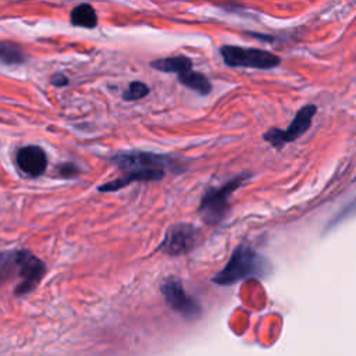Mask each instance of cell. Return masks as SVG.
Segmentation results:
<instances>
[{
	"label": "cell",
	"instance_id": "cell-1",
	"mask_svg": "<svg viewBox=\"0 0 356 356\" xmlns=\"http://www.w3.org/2000/svg\"><path fill=\"white\" fill-rule=\"evenodd\" d=\"M111 161L125 174L97 188L99 192H115L132 182L160 181L165 175V167L171 165L170 157L149 152H121L111 157Z\"/></svg>",
	"mask_w": 356,
	"mask_h": 356
},
{
	"label": "cell",
	"instance_id": "cell-2",
	"mask_svg": "<svg viewBox=\"0 0 356 356\" xmlns=\"http://www.w3.org/2000/svg\"><path fill=\"white\" fill-rule=\"evenodd\" d=\"M0 267L3 280L18 274L19 282L15 286V295L18 296L32 292L46 273L44 263L25 249L3 252Z\"/></svg>",
	"mask_w": 356,
	"mask_h": 356
},
{
	"label": "cell",
	"instance_id": "cell-3",
	"mask_svg": "<svg viewBox=\"0 0 356 356\" xmlns=\"http://www.w3.org/2000/svg\"><path fill=\"white\" fill-rule=\"evenodd\" d=\"M268 270V263L253 248L246 243L238 245L225 267L213 277L217 285H232L246 278L264 277Z\"/></svg>",
	"mask_w": 356,
	"mask_h": 356
},
{
	"label": "cell",
	"instance_id": "cell-4",
	"mask_svg": "<svg viewBox=\"0 0 356 356\" xmlns=\"http://www.w3.org/2000/svg\"><path fill=\"white\" fill-rule=\"evenodd\" d=\"M250 174L243 172L225 182L218 188H210L202 196L200 204L197 207L199 216L207 224H218L227 214L229 196L245 182L248 181Z\"/></svg>",
	"mask_w": 356,
	"mask_h": 356
},
{
	"label": "cell",
	"instance_id": "cell-5",
	"mask_svg": "<svg viewBox=\"0 0 356 356\" xmlns=\"http://www.w3.org/2000/svg\"><path fill=\"white\" fill-rule=\"evenodd\" d=\"M224 63L229 67H245L256 70H271L281 64V58L274 53L257 47H239L224 44L220 49Z\"/></svg>",
	"mask_w": 356,
	"mask_h": 356
},
{
	"label": "cell",
	"instance_id": "cell-6",
	"mask_svg": "<svg viewBox=\"0 0 356 356\" xmlns=\"http://www.w3.org/2000/svg\"><path fill=\"white\" fill-rule=\"evenodd\" d=\"M317 113V107L314 104H306L303 106L289 124L286 129H278L271 128L267 132H264L263 139L271 143L273 147L281 149L285 146V143L296 140L299 136H302L312 125V120Z\"/></svg>",
	"mask_w": 356,
	"mask_h": 356
},
{
	"label": "cell",
	"instance_id": "cell-7",
	"mask_svg": "<svg viewBox=\"0 0 356 356\" xmlns=\"http://www.w3.org/2000/svg\"><path fill=\"white\" fill-rule=\"evenodd\" d=\"M199 242V229L192 224L171 225L161 241L159 250L168 256L186 254L196 248Z\"/></svg>",
	"mask_w": 356,
	"mask_h": 356
},
{
	"label": "cell",
	"instance_id": "cell-8",
	"mask_svg": "<svg viewBox=\"0 0 356 356\" xmlns=\"http://www.w3.org/2000/svg\"><path fill=\"white\" fill-rule=\"evenodd\" d=\"M161 293L164 295L165 302L170 305L171 309L181 313L185 317H196L200 313L199 303L189 296L181 280L168 277L161 284Z\"/></svg>",
	"mask_w": 356,
	"mask_h": 356
},
{
	"label": "cell",
	"instance_id": "cell-9",
	"mask_svg": "<svg viewBox=\"0 0 356 356\" xmlns=\"http://www.w3.org/2000/svg\"><path fill=\"white\" fill-rule=\"evenodd\" d=\"M17 167L28 177H40L47 167V156L38 145H28L18 149L15 154Z\"/></svg>",
	"mask_w": 356,
	"mask_h": 356
},
{
	"label": "cell",
	"instance_id": "cell-10",
	"mask_svg": "<svg viewBox=\"0 0 356 356\" xmlns=\"http://www.w3.org/2000/svg\"><path fill=\"white\" fill-rule=\"evenodd\" d=\"M150 65L161 72H174L178 75H182L192 70V60L186 56H172L165 58H159L150 63Z\"/></svg>",
	"mask_w": 356,
	"mask_h": 356
},
{
	"label": "cell",
	"instance_id": "cell-11",
	"mask_svg": "<svg viewBox=\"0 0 356 356\" xmlns=\"http://www.w3.org/2000/svg\"><path fill=\"white\" fill-rule=\"evenodd\" d=\"M178 81L188 89L196 92L197 95L207 96L211 92V83L209 78L202 72H196L191 70L182 75H178Z\"/></svg>",
	"mask_w": 356,
	"mask_h": 356
},
{
	"label": "cell",
	"instance_id": "cell-12",
	"mask_svg": "<svg viewBox=\"0 0 356 356\" xmlns=\"http://www.w3.org/2000/svg\"><path fill=\"white\" fill-rule=\"evenodd\" d=\"M71 24L79 28H95L97 25V14L90 4L82 3L75 6L70 14Z\"/></svg>",
	"mask_w": 356,
	"mask_h": 356
},
{
	"label": "cell",
	"instance_id": "cell-13",
	"mask_svg": "<svg viewBox=\"0 0 356 356\" xmlns=\"http://www.w3.org/2000/svg\"><path fill=\"white\" fill-rule=\"evenodd\" d=\"M0 58H1L3 64L14 65V64L25 63L28 56L18 44L10 43V42H1V44H0Z\"/></svg>",
	"mask_w": 356,
	"mask_h": 356
},
{
	"label": "cell",
	"instance_id": "cell-14",
	"mask_svg": "<svg viewBox=\"0 0 356 356\" xmlns=\"http://www.w3.org/2000/svg\"><path fill=\"white\" fill-rule=\"evenodd\" d=\"M147 95H149V86L140 81H134L122 92V99L127 102H134V100H139Z\"/></svg>",
	"mask_w": 356,
	"mask_h": 356
},
{
	"label": "cell",
	"instance_id": "cell-15",
	"mask_svg": "<svg viewBox=\"0 0 356 356\" xmlns=\"http://www.w3.org/2000/svg\"><path fill=\"white\" fill-rule=\"evenodd\" d=\"M356 214V199L355 200H352L350 203H348L331 221H330V224L327 225V228H332V227H335V225H338L339 222H342V221H346L348 218H350V217H353Z\"/></svg>",
	"mask_w": 356,
	"mask_h": 356
},
{
	"label": "cell",
	"instance_id": "cell-16",
	"mask_svg": "<svg viewBox=\"0 0 356 356\" xmlns=\"http://www.w3.org/2000/svg\"><path fill=\"white\" fill-rule=\"evenodd\" d=\"M79 172V168L74 163H65L58 167V174L63 178H72Z\"/></svg>",
	"mask_w": 356,
	"mask_h": 356
},
{
	"label": "cell",
	"instance_id": "cell-17",
	"mask_svg": "<svg viewBox=\"0 0 356 356\" xmlns=\"http://www.w3.org/2000/svg\"><path fill=\"white\" fill-rule=\"evenodd\" d=\"M50 82H51V85H54V86H64V85L68 83V78H67L65 75H63V74H54V75L51 76Z\"/></svg>",
	"mask_w": 356,
	"mask_h": 356
}]
</instances>
